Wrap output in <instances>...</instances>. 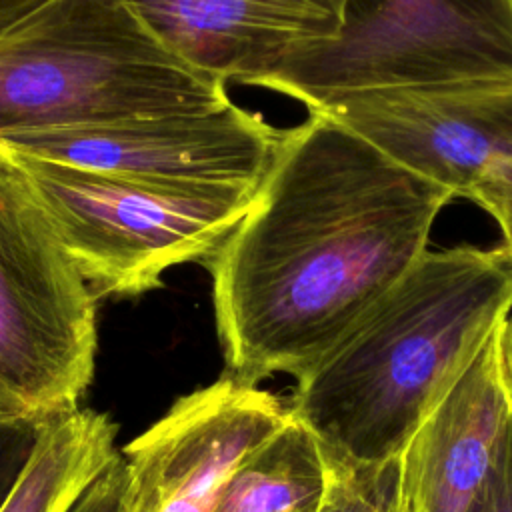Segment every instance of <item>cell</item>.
<instances>
[{"label": "cell", "instance_id": "obj_1", "mask_svg": "<svg viewBox=\"0 0 512 512\" xmlns=\"http://www.w3.org/2000/svg\"><path fill=\"white\" fill-rule=\"evenodd\" d=\"M448 188L328 114L286 130L250 210L206 260L228 376H300L428 250Z\"/></svg>", "mask_w": 512, "mask_h": 512}, {"label": "cell", "instance_id": "obj_2", "mask_svg": "<svg viewBox=\"0 0 512 512\" xmlns=\"http://www.w3.org/2000/svg\"><path fill=\"white\" fill-rule=\"evenodd\" d=\"M512 312V250H426L318 362L290 412L334 464L402 454Z\"/></svg>", "mask_w": 512, "mask_h": 512}, {"label": "cell", "instance_id": "obj_3", "mask_svg": "<svg viewBox=\"0 0 512 512\" xmlns=\"http://www.w3.org/2000/svg\"><path fill=\"white\" fill-rule=\"evenodd\" d=\"M126 0H46L0 32V134L226 104Z\"/></svg>", "mask_w": 512, "mask_h": 512}, {"label": "cell", "instance_id": "obj_4", "mask_svg": "<svg viewBox=\"0 0 512 512\" xmlns=\"http://www.w3.org/2000/svg\"><path fill=\"white\" fill-rule=\"evenodd\" d=\"M12 156L70 262L98 294L138 296L158 288L168 268L208 260L258 192L248 186L146 180L18 152Z\"/></svg>", "mask_w": 512, "mask_h": 512}, {"label": "cell", "instance_id": "obj_5", "mask_svg": "<svg viewBox=\"0 0 512 512\" xmlns=\"http://www.w3.org/2000/svg\"><path fill=\"white\" fill-rule=\"evenodd\" d=\"M454 82H512V0H348L340 36L260 88L314 112L364 90Z\"/></svg>", "mask_w": 512, "mask_h": 512}, {"label": "cell", "instance_id": "obj_6", "mask_svg": "<svg viewBox=\"0 0 512 512\" xmlns=\"http://www.w3.org/2000/svg\"><path fill=\"white\" fill-rule=\"evenodd\" d=\"M94 356V296L0 144V394L20 412L76 410Z\"/></svg>", "mask_w": 512, "mask_h": 512}, {"label": "cell", "instance_id": "obj_7", "mask_svg": "<svg viewBox=\"0 0 512 512\" xmlns=\"http://www.w3.org/2000/svg\"><path fill=\"white\" fill-rule=\"evenodd\" d=\"M286 130L232 100L104 124L0 134L12 152L134 178L260 188Z\"/></svg>", "mask_w": 512, "mask_h": 512}, {"label": "cell", "instance_id": "obj_8", "mask_svg": "<svg viewBox=\"0 0 512 512\" xmlns=\"http://www.w3.org/2000/svg\"><path fill=\"white\" fill-rule=\"evenodd\" d=\"M314 112L454 196L468 198L486 178L512 170V82L364 90Z\"/></svg>", "mask_w": 512, "mask_h": 512}, {"label": "cell", "instance_id": "obj_9", "mask_svg": "<svg viewBox=\"0 0 512 512\" xmlns=\"http://www.w3.org/2000/svg\"><path fill=\"white\" fill-rule=\"evenodd\" d=\"M286 416L276 396L232 376L182 396L124 450L128 512H212L238 460Z\"/></svg>", "mask_w": 512, "mask_h": 512}, {"label": "cell", "instance_id": "obj_10", "mask_svg": "<svg viewBox=\"0 0 512 512\" xmlns=\"http://www.w3.org/2000/svg\"><path fill=\"white\" fill-rule=\"evenodd\" d=\"M192 68L260 86L288 60L340 36L348 0H126Z\"/></svg>", "mask_w": 512, "mask_h": 512}, {"label": "cell", "instance_id": "obj_11", "mask_svg": "<svg viewBox=\"0 0 512 512\" xmlns=\"http://www.w3.org/2000/svg\"><path fill=\"white\" fill-rule=\"evenodd\" d=\"M512 416L500 328L402 450L408 512H468Z\"/></svg>", "mask_w": 512, "mask_h": 512}, {"label": "cell", "instance_id": "obj_12", "mask_svg": "<svg viewBox=\"0 0 512 512\" xmlns=\"http://www.w3.org/2000/svg\"><path fill=\"white\" fill-rule=\"evenodd\" d=\"M332 466L316 434L290 408L226 478L212 512H320Z\"/></svg>", "mask_w": 512, "mask_h": 512}, {"label": "cell", "instance_id": "obj_13", "mask_svg": "<svg viewBox=\"0 0 512 512\" xmlns=\"http://www.w3.org/2000/svg\"><path fill=\"white\" fill-rule=\"evenodd\" d=\"M116 424L94 410H70L44 432L0 512H66L114 454Z\"/></svg>", "mask_w": 512, "mask_h": 512}, {"label": "cell", "instance_id": "obj_14", "mask_svg": "<svg viewBox=\"0 0 512 512\" xmlns=\"http://www.w3.org/2000/svg\"><path fill=\"white\" fill-rule=\"evenodd\" d=\"M332 480L320 512H400L402 456L376 464H334Z\"/></svg>", "mask_w": 512, "mask_h": 512}, {"label": "cell", "instance_id": "obj_15", "mask_svg": "<svg viewBox=\"0 0 512 512\" xmlns=\"http://www.w3.org/2000/svg\"><path fill=\"white\" fill-rule=\"evenodd\" d=\"M56 418L0 408V510Z\"/></svg>", "mask_w": 512, "mask_h": 512}, {"label": "cell", "instance_id": "obj_16", "mask_svg": "<svg viewBox=\"0 0 512 512\" xmlns=\"http://www.w3.org/2000/svg\"><path fill=\"white\" fill-rule=\"evenodd\" d=\"M128 486V462L124 456L114 452L106 468L66 512H128Z\"/></svg>", "mask_w": 512, "mask_h": 512}, {"label": "cell", "instance_id": "obj_17", "mask_svg": "<svg viewBox=\"0 0 512 512\" xmlns=\"http://www.w3.org/2000/svg\"><path fill=\"white\" fill-rule=\"evenodd\" d=\"M468 512H512V416L502 434L488 478Z\"/></svg>", "mask_w": 512, "mask_h": 512}, {"label": "cell", "instance_id": "obj_18", "mask_svg": "<svg viewBox=\"0 0 512 512\" xmlns=\"http://www.w3.org/2000/svg\"><path fill=\"white\" fill-rule=\"evenodd\" d=\"M484 208L500 226L504 236V246L512 250V170L486 178L468 196Z\"/></svg>", "mask_w": 512, "mask_h": 512}, {"label": "cell", "instance_id": "obj_19", "mask_svg": "<svg viewBox=\"0 0 512 512\" xmlns=\"http://www.w3.org/2000/svg\"><path fill=\"white\" fill-rule=\"evenodd\" d=\"M46 0H0V32Z\"/></svg>", "mask_w": 512, "mask_h": 512}, {"label": "cell", "instance_id": "obj_20", "mask_svg": "<svg viewBox=\"0 0 512 512\" xmlns=\"http://www.w3.org/2000/svg\"><path fill=\"white\" fill-rule=\"evenodd\" d=\"M500 348H502V360L506 370V380L512 396V312L500 326Z\"/></svg>", "mask_w": 512, "mask_h": 512}, {"label": "cell", "instance_id": "obj_21", "mask_svg": "<svg viewBox=\"0 0 512 512\" xmlns=\"http://www.w3.org/2000/svg\"><path fill=\"white\" fill-rule=\"evenodd\" d=\"M0 408H4V410H14V408L4 400V396H2V394H0ZM18 412H20V410H18Z\"/></svg>", "mask_w": 512, "mask_h": 512}, {"label": "cell", "instance_id": "obj_22", "mask_svg": "<svg viewBox=\"0 0 512 512\" xmlns=\"http://www.w3.org/2000/svg\"><path fill=\"white\" fill-rule=\"evenodd\" d=\"M400 512H408V508H406V504H404V506H402V510H400Z\"/></svg>", "mask_w": 512, "mask_h": 512}]
</instances>
